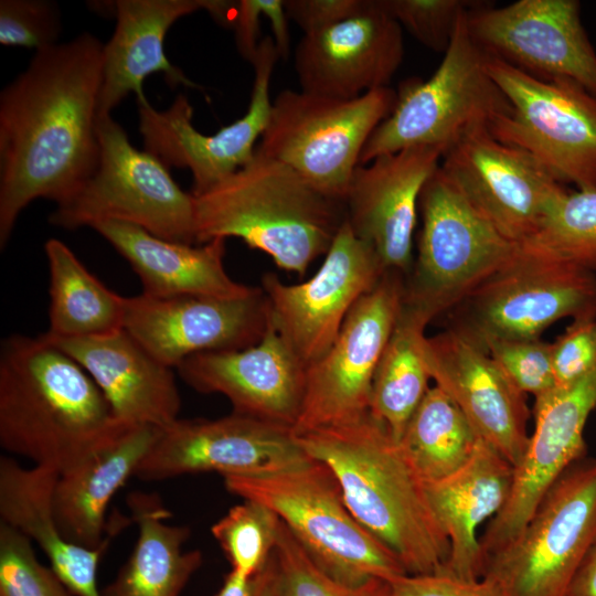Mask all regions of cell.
Segmentation results:
<instances>
[{"label":"cell","mask_w":596,"mask_h":596,"mask_svg":"<svg viewBox=\"0 0 596 596\" xmlns=\"http://www.w3.org/2000/svg\"><path fill=\"white\" fill-rule=\"evenodd\" d=\"M103 51L88 32L36 51L1 91V247L31 202H65L95 169Z\"/></svg>","instance_id":"obj_1"},{"label":"cell","mask_w":596,"mask_h":596,"mask_svg":"<svg viewBox=\"0 0 596 596\" xmlns=\"http://www.w3.org/2000/svg\"><path fill=\"white\" fill-rule=\"evenodd\" d=\"M296 436L310 458L332 471L351 513L395 553L407 574L443 570L449 542L429 507L425 482L384 424L369 413Z\"/></svg>","instance_id":"obj_2"},{"label":"cell","mask_w":596,"mask_h":596,"mask_svg":"<svg viewBox=\"0 0 596 596\" xmlns=\"http://www.w3.org/2000/svg\"><path fill=\"white\" fill-rule=\"evenodd\" d=\"M121 424L91 375L42 334L0 349V445L61 472Z\"/></svg>","instance_id":"obj_3"},{"label":"cell","mask_w":596,"mask_h":596,"mask_svg":"<svg viewBox=\"0 0 596 596\" xmlns=\"http://www.w3.org/2000/svg\"><path fill=\"white\" fill-rule=\"evenodd\" d=\"M193 199L196 243L237 237L300 276L326 255L345 220L343 200L257 147L248 163Z\"/></svg>","instance_id":"obj_4"},{"label":"cell","mask_w":596,"mask_h":596,"mask_svg":"<svg viewBox=\"0 0 596 596\" xmlns=\"http://www.w3.org/2000/svg\"><path fill=\"white\" fill-rule=\"evenodd\" d=\"M226 490L272 509L327 575L350 586L407 574L400 558L349 510L321 461L283 470L223 476Z\"/></svg>","instance_id":"obj_5"},{"label":"cell","mask_w":596,"mask_h":596,"mask_svg":"<svg viewBox=\"0 0 596 596\" xmlns=\"http://www.w3.org/2000/svg\"><path fill=\"white\" fill-rule=\"evenodd\" d=\"M465 13L433 75L400 85L393 110L369 138L359 164L415 146L437 147L445 153L467 134L490 128L510 111L486 70L485 52L467 31Z\"/></svg>","instance_id":"obj_6"},{"label":"cell","mask_w":596,"mask_h":596,"mask_svg":"<svg viewBox=\"0 0 596 596\" xmlns=\"http://www.w3.org/2000/svg\"><path fill=\"white\" fill-rule=\"evenodd\" d=\"M97 132L95 169L70 199L56 205L50 223L76 230L115 221L171 242L196 243L192 193L177 184L159 159L135 148L111 115L98 116Z\"/></svg>","instance_id":"obj_7"},{"label":"cell","mask_w":596,"mask_h":596,"mask_svg":"<svg viewBox=\"0 0 596 596\" xmlns=\"http://www.w3.org/2000/svg\"><path fill=\"white\" fill-rule=\"evenodd\" d=\"M391 87L353 99L284 89L272 104L258 149L297 171L321 193L343 200L371 135L391 114Z\"/></svg>","instance_id":"obj_8"},{"label":"cell","mask_w":596,"mask_h":596,"mask_svg":"<svg viewBox=\"0 0 596 596\" xmlns=\"http://www.w3.org/2000/svg\"><path fill=\"white\" fill-rule=\"evenodd\" d=\"M418 209L422 230L404 300L436 318L505 264L518 244L477 212L440 167L425 183Z\"/></svg>","instance_id":"obj_9"},{"label":"cell","mask_w":596,"mask_h":596,"mask_svg":"<svg viewBox=\"0 0 596 596\" xmlns=\"http://www.w3.org/2000/svg\"><path fill=\"white\" fill-rule=\"evenodd\" d=\"M485 55L510 104L491 134L529 152L557 182L596 192V95L572 79H540Z\"/></svg>","instance_id":"obj_10"},{"label":"cell","mask_w":596,"mask_h":596,"mask_svg":"<svg viewBox=\"0 0 596 596\" xmlns=\"http://www.w3.org/2000/svg\"><path fill=\"white\" fill-rule=\"evenodd\" d=\"M596 540V459L583 457L551 487L523 530L487 557L482 577L502 596H567Z\"/></svg>","instance_id":"obj_11"},{"label":"cell","mask_w":596,"mask_h":596,"mask_svg":"<svg viewBox=\"0 0 596 596\" xmlns=\"http://www.w3.org/2000/svg\"><path fill=\"white\" fill-rule=\"evenodd\" d=\"M455 309L451 327L475 340L536 339L563 318L596 316V274L520 243Z\"/></svg>","instance_id":"obj_12"},{"label":"cell","mask_w":596,"mask_h":596,"mask_svg":"<svg viewBox=\"0 0 596 596\" xmlns=\"http://www.w3.org/2000/svg\"><path fill=\"white\" fill-rule=\"evenodd\" d=\"M403 275L385 270L353 306L329 350L307 366L296 435L352 423L369 414L375 371L404 300Z\"/></svg>","instance_id":"obj_13"},{"label":"cell","mask_w":596,"mask_h":596,"mask_svg":"<svg viewBox=\"0 0 596 596\" xmlns=\"http://www.w3.org/2000/svg\"><path fill=\"white\" fill-rule=\"evenodd\" d=\"M465 24L486 54L540 79H572L596 95V51L579 1H473Z\"/></svg>","instance_id":"obj_14"},{"label":"cell","mask_w":596,"mask_h":596,"mask_svg":"<svg viewBox=\"0 0 596 596\" xmlns=\"http://www.w3.org/2000/svg\"><path fill=\"white\" fill-rule=\"evenodd\" d=\"M385 270L344 220L312 277L286 285L273 273L263 276L268 319L308 366L329 350L353 306Z\"/></svg>","instance_id":"obj_15"},{"label":"cell","mask_w":596,"mask_h":596,"mask_svg":"<svg viewBox=\"0 0 596 596\" xmlns=\"http://www.w3.org/2000/svg\"><path fill=\"white\" fill-rule=\"evenodd\" d=\"M273 36L259 41L252 60L254 82L248 108L244 116L222 127L214 135H203L193 126V107L187 96L178 95L164 110L149 102L138 104V127L143 150L159 159L168 169H190L191 193L199 195L253 158L256 140L262 138L269 120L270 81L279 60Z\"/></svg>","instance_id":"obj_16"},{"label":"cell","mask_w":596,"mask_h":596,"mask_svg":"<svg viewBox=\"0 0 596 596\" xmlns=\"http://www.w3.org/2000/svg\"><path fill=\"white\" fill-rule=\"evenodd\" d=\"M311 458L291 427L232 412L216 419H181L159 428L135 477L155 481L216 471L268 472L302 465Z\"/></svg>","instance_id":"obj_17"},{"label":"cell","mask_w":596,"mask_h":596,"mask_svg":"<svg viewBox=\"0 0 596 596\" xmlns=\"http://www.w3.org/2000/svg\"><path fill=\"white\" fill-rule=\"evenodd\" d=\"M440 169L503 237L520 244L538 231L566 188L529 152L473 130L451 146Z\"/></svg>","instance_id":"obj_18"},{"label":"cell","mask_w":596,"mask_h":596,"mask_svg":"<svg viewBox=\"0 0 596 596\" xmlns=\"http://www.w3.org/2000/svg\"><path fill=\"white\" fill-rule=\"evenodd\" d=\"M595 409L596 370L534 400V428L513 467L509 499L480 536L485 561L518 536L551 487L585 457V427Z\"/></svg>","instance_id":"obj_19"},{"label":"cell","mask_w":596,"mask_h":596,"mask_svg":"<svg viewBox=\"0 0 596 596\" xmlns=\"http://www.w3.org/2000/svg\"><path fill=\"white\" fill-rule=\"evenodd\" d=\"M262 288L242 298L126 297L124 329L153 358L177 369L185 359L257 343L267 324Z\"/></svg>","instance_id":"obj_20"},{"label":"cell","mask_w":596,"mask_h":596,"mask_svg":"<svg viewBox=\"0 0 596 596\" xmlns=\"http://www.w3.org/2000/svg\"><path fill=\"white\" fill-rule=\"evenodd\" d=\"M423 356L430 380L458 406L478 437L514 467L530 436L525 394L479 342L457 328L426 336Z\"/></svg>","instance_id":"obj_21"},{"label":"cell","mask_w":596,"mask_h":596,"mask_svg":"<svg viewBox=\"0 0 596 596\" xmlns=\"http://www.w3.org/2000/svg\"><path fill=\"white\" fill-rule=\"evenodd\" d=\"M404 58L403 29L380 0L329 28L304 34L294 66L300 91L353 99L390 87Z\"/></svg>","instance_id":"obj_22"},{"label":"cell","mask_w":596,"mask_h":596,"mask_svg":"<svg viewBox=\"0 0 596 596\" xmlns=\"http://www.w3.org/2000/svg\"><path fill=\"white\" fill-rule=\"evenodd\" d=\"M444 151L415 146L359 164L344 198L345 220L369 243L386 270L412 269L413 235L422 190Z\"/></svg>","instance_id":"obj_23"},{"label":"cell","mask_w":596,"mask_h":596,"mask_svg":"<svg viewBox=\"0 0 596 596\" xmlns=\"http://www.w3.org/2000/svg\"><path fill=\"white\" fill-rule=\"evenodd\" d=\"M175 370L195 391L224 395L234 413L294 430L304 402L307 365L269 319L257 343L194 354Z\"/></svg>","instance_id":"obj_24"},{"label":"cell","mask_w":596,"mask_h":596,"mask_svg":"<svg viewBox=\"0 0 596 596\" xmlns=\"http://www.w3.org/2000/svg\"><path fill=\"white\" fill-rule=\"evenodd\" d=\"M45 339L91 375L119 422L163 428L179 418L181 397L173 369L124 328L87 338Z\"/></svg>","instance_id":"obj_25"},{"label":"cell","mask_w":596,"mask_h":596,"mask_svg":"<svg viewBox=\"0 0 596 596\" xmlns=\"http://www.w3.org/2000/svg\"><path fill=\"white\" fill-rule=\"evenodd\" d=\"M216 0H117L111 2L116 18L114 33L103 51V77L98 116L110 115L134 93L137 104L147 102L142 84L160 72L171 87L202 89L164 52V38L172 24L199 10L209 13Z\"/></svg>","instance_id":"obj_26"},{"label":"cell","mask_w":596,"mask_h":596,"mask_svg":"<svg viewBox=\"0 0 596 596\" xmlns=\"http://www.w3.org/2000/svg\"><path fill=\"white\" fill-rule=\"evenodd\" d=\"M159 428L121 424L111 435L58 472L54 514L68 542L97 549L104 539L106 512L115 493L135 475Z\"/></svg>","instance_id":"obj_27"},{"label":"cell","mask_w":596,"mask_h":596,"mask_svg":"<svg viewBox=\"0 0 596 596\" xmlns=\"http://www.w3.org/2000/svg\"><path fill=\"white\" fill-rule=\"evenodd\" d=\"M512 480L513 466L480 439L464 467L425 482L429 507L449 542L443 572L464 579L482 577L486 561L478 531L503 509Z\"/></svg>","instance_id":"obj_28"},{"label":"cell","mask_w":596,"mask_h":596,"mask_svg":"<svg viewBox=\"0 0 596 596\" xmlns=\"http://www.w3.org/2000/svg\"><path fill=\"white\" fill-rule=\"evenodd\" d=\"M131 266L142 294L151 297L204 296L242 298L257 290L235 281L225 270V238L194 245L171 242L123 222L91 226Z\"/></svg>","instance_id":"obj_29"},{"label":"cell","mask_w":596,"mask_h":596,"mask_svg":"<svg viewBox=\"0 0 596 596\" xmlns=\"http://www.w3.org/2000/svg\"><path fill=\"white\" fill-rule=\"evenodd\" d=\"M58 472L45 467H22L0 458L1 522L33 541L46 555L67 590L76 596H102L97 567L107 546L86 549L61 534L54 514V489Z\"/></svg>","instance_id":"obj_30"},{"label":"cell","mask_w":596,"mask_h":596,"mask_svg":"<svg viewBox=\"0 0 596 596\" xmlns=\"http://www.w3.org/2000/svg\"><path fill=\"white\" fill-rule=\"evenodd\" d=\"M128 507L138 525L135 547L102 596H179L202 564L199 550H184L190 529L168 524L170 512L155 494L134 492Z\"/></svg>","instance_id":"obj_31"},{"label":"cell","mask_w":596,"mask_h":596,"mask_svg":"<svg viewBox=\"0 0 596 596\" xmlns=\"http://www.w3.org/2000/svg\"><path fill=\"white\" fill-rule=\"evenodd\" d=\"M49 266L51 340L102 336L123 329L126 297L106 287L61 240L44 245Z\"/></svg>","instance_id":"obj_32"},{"label":"cell","mask_w":596,"mask_h":596,"mask_svg":"<svg viewBox=\"0 0 596 596\" xmlns=\"http://www.w3.org/2000/svg\"><path fill=\"white\" fill-rule=\"evenodd\" d=\"M434 316L403 300L373 379L369 413L400 440L407 422L429 390L423 356L425 330Z\"/></svg>","instance_id":"obj_33"},{"label":"cell","mask_w":596,"mask_h":596,"mask_svg":"<svg viewBox=\"0 0 596 596\" xmlns=\"http://www.w3.org/2000/svg\"><path fill=\"white\" fill-rule=\"evenodd\" d=\"M479 440L458 406L434 385L414 411L398 441L422 480L432 482L464 467Z\"/></svg>","instance_id":"obj_34"},{"label":"cell","mask_w":596,"mask_h":596,"mask_svg":"<svg viewBox=\"0 0 596 596\" xmlns=\"http://www.w3.org/2000/svg\"><path fill=\"white\" fill-rule=\"evenodd\" d=\"M523 243L596 274V192L565 188Z\"/></svg>","instance_id":"obj_35"},{"label":"cell","mask_w":596,"mask_h":596,"mask_svg":"<svg viewBox=\"0 0 596 596\" xmlns=\"http://www.w3.org/2000/svg\"><path fill=\"white\" fill-rule=\"evenodd\" d=\"M280 519L266 505L243 499L211 528L232 571L254 577L269 560L277 542Z\"/></svg>","instance_id":"obj_36"},{"label":"cell","mask_w":596,"mask_h":596,"mask_svg":"<svg viewBox=\"0 0 596 596\" xmlns=\"http://www.w3.org/2000/svg\"><path fill=\"white\" fill-rule=\"evenodd\" d=\"M272 560L275 596H393L391 583L382 578L350 586L327 575L281 521Z\"/></svg>","instance_id":"obj_37"},{"label":"cell","mask_w":596,"mask_h":596,"mask_svg":"<svg viewBox=\"0 0 596 596\" xmlns=\"http://www.w3.org/2000/svg\"><path fill=\"white\" fill-rule=\"evenodd\" d=\"M0 596H71L54 571L38 561L31 541L1 521Z\"/></svg>","instance_id":"obj_38"},{"label":"cell","mask_w":596,"mask_h":596,"mask_svg":"<svg viewBox=\"0 0 596 596\" xmlns=\"http://www.w3.org/2000/svg\"><path fill=\"white\" fill-rule=\"evenodd\" d=\"M476 341L525 395L531 394L535 400L555 389L552 342H545L541 338H485Z\"/></svg>","instance_id":"obj_39"},{"label":"cell","mask_w":596,"mask_h":596,"mask_svg":"<svg viewBox=\"0 0 596 596\" xmlns=\"http://www.w3.org/2000/svg\"><path fill=\"white\" fill-rule=\"evenodd\" d=\"M383 8L421 44L445 53L466 10L468 0H380Z\"/></svg>","instance_id":"obj_40"},{"label":"cell","mask_w":596,"mask_h":596,"mask_svg":"<svg viewBox=\"0 0 596 596\" xmlns=\"http://www.w3.org/2000/svg\"><path fill=\"white\" fill-rule=\"evenodd\" d=\"M62 32L58 6L49 0H1L0 43L34 49L58 43Z\"/></svg>","instance_id":"obj_41"},{"label":"cell","mask_w":596,"mask_h":596,"mask_svg":"<svg viewBox=\"0 0 596 596\" xmlns=\"http://www.w3.org/2000/svg\"><path fill=\"white\" fill-rule=\"evenodd\" d=\"M555 389L567 387L596 370V316L573 320L552 342Z\"/></svg>","instance_id":"obj_42"},{"label":"cell","mask_w":596,"mask_h":596,"mask_svg":"<svg viewBox=\"0 0 596 596\" xmlns=\"http://www.w3.org/2000/svg\"><path fill=\"white\" fill-rule=\"evenodd\" d=\"M393 596H502L491 579H464L439 571L430 574H405L391 581Z\"/></svg>","instance_id":"obj_43"},{"label":"cell","mask_w":596,"mask_h":596,"mask_svg":"<svg viewBox=\"0 0 596 596\" xmlns=\"http://www.w3.org/2000/svg\"><path fill=\"white\" fill-rule=\"evenodd\" d=\"M368 0H284L288 19L309 34L362 11Z\"/></svg>","instance_id":"obj_44"},{"label":"cell","mask_w":596,"mask_h":596,"mask_svg":"<svg viewBox=\"0 0 596 596\" xmlns=\"http://www.w3.org/2000/svg\"><path fill=\"white\" fill-rule=\"evenodd\" d=\"M264 15V0H240L232 24L235 42L244 60L252 62L259 42L257 41L259 17Z\"/></svg>","instance_id":"obj_45"},{"label":"cell","mask_w":596,"mask_h":596,"mask_svg":"<svg viewBox=\"0 0 596 596\" xmlns=\"http://www.w3.org/2000/svg\"><path fill=\"white\" fill-rule=\"evenodd\" d=\"M567 596H596V540L583 558Z\"/></svg>","instance_id":"obj_46"},{"label":"cell","mask_w":596,"mask_h":596,"mask_svg":"<svg viewBox=\"0 0 596 596\" xmlns=\"http://www.w3.org/2000/svg\"><path fill=\"white\" fill-rule=\"evenodd\" d=\"M256 575L254 577H244L231 571L216 596H255Z\"/></svg>","instance_id":"obj_47"},{"label":"cell","mask_w":596,"mask_h":596,"mask_svg":"<svg viewBox=\"0 0 596 596\" xmlns=\"http://www.w3.org/2000/svg\"><path fill=\"white\" fill-rule=\"evenodd\" d=\"M255 596H275V575L272 555L263 568L257 573Z\"/></svg>","instance_id":"obj_48"}]
</instances>
